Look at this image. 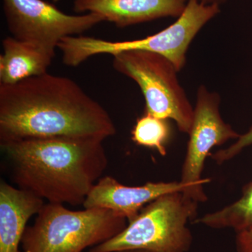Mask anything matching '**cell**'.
Returning <instances> with one entry per match:
<instances>
[{
  "instance_id": "52a82bcc",
  "label": "cell",
  "mask_w": 252,
  "mask_h": 252,
  "mask_svg": "<svg viewBox=\"0 0 252 252\" xmlns=\"http://www.w3.org/2000/svg\"><path fill=\"white\" fill-rule=\"evenodd\" d=\"M2 4L13 37L54 51L64 38L81 35L104 21L94 13L64 14L44 0H2Z\"/></svg>"
},
{
  "instance_id": "8fae6325",
  "label": "cell",
  "mask_w": 252,
  "mask_h": 252,
  "mask_svg": "<svg viewBox=\"0 0 252 252\" xmlns=\"http://www.w3.org/2000/svg\"><path fill=\"white\" fill-rule=\"evenodd\" d=\"M44 201L34 194L0 182V252H19L28 220Z\"/></svg>"
},
{
  "instance_id": "30bf717a",
  "label": "cell",
  "mask_w": 252,
  "mask_h": 252,
  "mask_svg": "<svg viewBox=\"0 0 252 252\" xmlns=\"http://www.w3.org/2000/svg\"><path fill=\"white\" fill-rule=\"evenodd\" d=\"M188 0H74L77 12L94 13L125 28L159 18H178Z\"/></svg>"
},
{
  "instance_id": "9a60e30c",
  "label": "cell",
  "mask_w": 252,
  "mask_h": 252,
  "mask_svg": "<svg viewBox=\"0 0 252 252\" xmlns=\"http://www.w3.org/2000/svg\"><path fill=\"white\" fill-rule=\"evenodd\" d=\"M251 145H252V126L248 132L240 135L235 141V143L230 145L228 148L217 151L215 153L211 154L210 157L217 164L220 165L223 162L234 158L239 154L241 153L244 149L248 148Z\"/></svg>"
},
{
  "instance_id": "4fadbf2b",
  "label": "cell",
  "mask_w": 252,
  "mask_h": 252,
  "mask_svg": "<svg viewBox=\"0 0 252 252\" xmlns=\"http://www.w3.org/2000/svg\"><path fill=\"white\" fill-rule=\"evenodd\" d=\"M193 223L215 229L231 228L237 233L252 230V180L244 186L241 197L237 201L196 218Z\"/></svg>"
},
{
  "instance_id": "ac0fdd59",
  "label": "cell",
  "mask_w": 252,
  "mask_h": 252,
  "mask_svg": "<svg viewBox=\"0 0 252 252\" xmlns=\"http://www.w3.org/2000/svg\"><path fill=\"white\" fill-rule=\"evenodd\" d=\"M116 252H151L149 251H146V250H124V251H119Z\"/></svg>"
},
{
  "instance_id": "7a4b0ae2",
  "label": "cell",
  "mask_w": 252,
  "mask_h": 252,
  "mask_svg": "<svg viewBox=\"0 0 252 252\" xmlns=\"http://www.w3.org/2000/svg\"><path fill=\"white\" fill-rule=\"evenodd\" d=\"M18 188L48 203L80 205L108 165L103 141L26 139L0 142Z\"/></svg>"
},
{
  "instance_id": "7c38bea8",
  "label": "cell",
  "mask_w": 252,
  "mask_h": 252,
  "mask_svg": "<svg viewBox=\"0 0 252 252\" xmlns=\"http://www.w3.org/2000/svg\"><path fill=\"white\" fill-rule=\"evenodd\" d=\"M3 54L0 56V84H14L47 70L56 51L12 36L2 40Z\"/></svg>"
},
{
  "instance_id": "2e32d148",
  "label": "cell",
  "mask_w": 252,
  "mask_h": 252,
  "mask_svg": "<svg viewBox=\"0 0 252 252\" xmlns=\"http://www.w3.org/2000/svg\"><path fill=\"white\" fill-rule=\"evenodd\" d=\"M235 245L238 252H252V230L237 233Z\"/></svg>"
},
{
  "instance_id": "5b68a950",
  "label": "cell",
  "mask_w": 252,
  "mask_h": 252,
  "mask_svg": "<svg viewBox=\"0 0 252 252\" xmlns=\"http://www.w3.org/2000/svg\"><path fill=\"white\" fill-rule=\"evenodd\" d=\"M198 204L183 192L162 195L144 206L120 233L89 252H188L193 235L187 223L196 219Z\"/></svg>"
},
{
  "instance_id": "3957f363",
  "label": "cell",
  "mask_w": 252,
  "mask_h": 252,
  "mask_svg": "<svg viewBox=\"0 0 252 252\" xmlns=\"http://www.w3.org/2000/svg\"><path fill=\"white\" fill-rule=\"evenodd\" d=\"M220 12L218 5L203 4L199 0H188L177 21L153 35L135 40L112 41L88 36L64 38L58 46L64 64L77 67L94 56H112L127 51H144L161 55L180 72L187 62V51L199 31Z\"/></svg>"
},
{
  "instance_id": "9c48e42d",
  "label": "cell",
  "mask_w": 252,
  "mask_h": 252,
  "mask_svg": "<svg viewBox=\"0 0 252 252\" xmlns=\"http://www.w3.org/2000/svg\"><path fill=\"white\" fill-rule=\"evenodd\" d=\"M188 186L181 182H148L140 187H128L110 176L101 177L83 204L84 209H105L127 219H135L141 210L165 194L185 192Z\"/></svg>"
},
{
  "instance_id": "e0dca14e",
  "label": "cell",
  "mask_w": 252,
  "mask_h": 252,
  "mask_svg": "<svg viewBox=\"0 0 252 252\" xmlns=\"http://www.w3.org/2000/svg\"><path fill=\"white\" fill-rule=\"evenodd\" d=\"M199 1H201L202 3L205 4L219 5V6H220V4L225 2L228 0H199Z\"/></svg>"
},
{
  "instance_id": "8992f818",
  "label": "cell",
  "mask_w": 252,
  "mask_h": 252,
  "mask_svg": "<svg viewBox=\"0 0 252 252\" xmlns=\"http://www.w3.org/2000/svg\"><path fill=\"white\" fill-rule=\"evenodd\" d=\"M113 57L114 69L140 86L145 113L172 119L181 132L189 134L194 108L179 82L175 66L161 55L149 51H123Z\"/></svg>"
},
{
  "instance_id": "5bb4252c",
  "label": "cell",
  "mask_w": 252,
  "mask_h": 252,
  "mask_svg": "<svg viewBox=\"0 0 252 252\" xmlns=\"http://www.w3.org/2000/svg\"><path fill=\"white\" fill-rule=\"evenodd\" d=\"M131 134L132 140L137 145L156 149L162 157L166 155L165 144L170 136V127L167 119L144 113L137 119Z\"/></svg>"
},
{
  "instance_id": "ba28073f",
  "label": "cell",
  "mask_w": 252,
  "mask_h": 252,
  "mask_svg": "<svg viewBox=\"0 0 252 252\" xmlns=\"http://www.w3.org/2000/svg\"><path fill=\"white\" fill-rule=\"evenodd\" d=\"M220 104L218 94L209 92L205 86L199 88L180 180L188 186L183 193L198 203L207 200L203 185L211 180L202 178V172L212 149L232 139L237 140L240 136L222 119Z\"/></svg>"
},
{
  "instance_id": "6da1fadb",
  "label": "cell",
  "mask_w": 252,
  "mask_h": 252,
  "mask_svg": "<svg viewBox=\"0 0 252 252\" xmlns=\"http://www.w3.org/2000/svg\"><path fill=\"white\" fill-rule=\"evenodd\" d=\"M117 133L107 111L72 79L46 72L0 84V142L95 139Z\"/></svg>"
},
{
  "instance_id": "277c9868",
  "label": "cell",
  "mask_w": 252,
  "mask_h": 252,
  "mask_svg": "<svg viewBox=\"0 0 252 252\" xmlns=\"http://www.w3.org/2000/svg\"><path fill=\"white\" fill-rule=\"evenodd\" d=\"M127 219L105 209L74 211L47 203L23 235L22 252H82L104 243L127 226Z\"/></svg>"
}]
</instances>
